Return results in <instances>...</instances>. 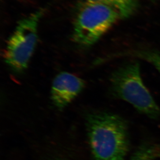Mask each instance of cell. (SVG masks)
Segmentation results:
<instances>
[{"instance_id": "cell-4", "label": "cell", "mask_w": 160, "mask_h": 160, "mask_svg": "<svg viewBox=\"0 0 160 160\" xmlns=\"http://www.w3.org/2000/svg\"><path fill=\"white\" fill-rule=\"evenodd\" d=\"M44 12L41 8L21 20L8 40L4 58L14 72H23L28 67L38 42V26Z\"/></svg>"}, {"instance_id": "cell-7", "label": "cell", "mask_w": 160, "mask_h": 160, "mask_svg": "<svg viewBox=\"0 0 160 160\" xmlns=\"http://www.w3.org/2000/svg\"><path fill=\"white\" fill-rule=\"evenodd\" d=\"M160 153V147L152 142H143L136 149L131 160H156Z\"/></svg>"}, {"instance_id": "cell-5", "label": "cell", "mask_w": 160, "mask_h": 160, "mask_svg": "<svg viewBox=\"0 0 160 160\" xmlns=\"http://www.w3.org/2000/svg\"><path fill=\"white\" fill-rule=\"evenodd\" d=\"M85 82L75 75L63 72L56 76L52 83L51 99L54 106L62 110L82 92Z\"/></svg>"}, {"instance_id": "cell-2", "label": "cell", "mask_w": 160, "mask_h": 160, "mask_svg": "<svg viewBox=\"0 0 160 160\" xmlns=\"http://www.w3.org/2000/svg\"><path fill=\"white\" fill-rule=\"evenodd\" d=\"M112 93L132 105L138 112L152 119L160 120V108L144 85L136 61L126 64L112 74Z\"/></svg>"}, {"instance_id": "cell-6", "label": "cell", "mask_w": 160, "mask_h": 160, "mask_svg": "<svg viewBox=\"0 0 160 160\" xmlns=\"http://www.w3.org/2000/svg\"><path fill=\"white\" fill-rule=\"evenodd\" d=\"M82 2H98L112 6L119 12L122 19L128 18L134 14L139 5L138 0H83Z\"/></svg>"}, {"instance_id": "cell-8", "label": "cell", "mask_w": 160, "mask_h": 160, "mask_svg": "<svg viewBox=\"0 0 160 160\" xmlns=\"http://www.w3.org/2000/svg\"><path fill=\"white\" fill-rule=\"evenodd\" d=\"M121 54V56L137 58L146 61L154 66L160 72V52L153 50L137 49L124 52Z\"/></svg>"}, {"instance_id": "cell-3", "label": "cell", "mask_w": 160, "mask_h": 160, "mask_svg": "<svg viewBox=\"0 0 160 160\" xmlns=\"http://www.w3.org/2000/svg\"><path fill=\"white\" fill-rule=\"evenodd\" d=\"M121 19L119 12L112 6L82 2L74 20L73 39L80 45H92Z\"/></svg>"}, {"instance_id": "cell-1", "label": "cell", "mask_w": 160, "mask_h": 160, "mask_svg": "<svg viewBox=\"0 0 160 160\" xmlns=\"http://www.w3.org/2000/svg\"><path fill=\"white\" fill-rule=\"evenodd\" d=\"M87 127L93 160H125L130 138L124 118L108 112L91 113Z\"/></svg>"}]
</instances>
